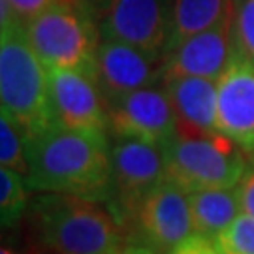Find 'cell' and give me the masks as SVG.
Instances as JSON below:
<instances>
[{
  "label": "cell",
  "mask_w": 254,
  "mask_h": 254,
  "mask_svg": "<svg viewBox=\"0 0 254 254\" xmlns=\"http://www.w3.org/2000/svg\"><path fill=\"white\" fill-rule=\"evenodd\" d=\"M25 183L30 192L73 194L109 203V134L55 125L27 139Z\"/></svg>",
  "instance_id": "obj_1"
},
{
  "label": "cell",
  "mask_w": 254,
  "mask_h": 254,
  "mask_svg": "<svg viewBox=\"0 0 254 254\" xmlns=\"http://www.w3.org/2000/svg\"><path fill=\"white\" fill-rule=\"evenodd\" d=\"M27 226L46 254H115L128 243L109 203L73 194L32 192Z\"/></svg>",
  "instance_id": "obj_2"
},
{
  "label": "cell",
  "mask_w": 254,
  "mask_h": 254,
  "mask_svg": "<svg viewBox=\"0 0 254 254\" xmlns=\"http://www.w3.org/2000/svg\"><path fill=\"white\" fill-rule=\"evenodd\" d=\"M2 109L27 139L55 127L49 72L30 44L21 21L0 27Z\"/></svg>",
  "instance_id": "obj_3"
},
{
  "label": "cell",
  "mask_w": 254,
  "mask_h": 254,
  "mask_svg": "<svg viewBox=\"0 0 254 254\" xmlns=\"http://www.w3.org/2000/svg\"><path fill=\"white\" fill-rule=\"evenodd\" d=\"M166 179L192 192L234 189L251 168L245 149L218 132L179 130L162 147Z\"/></svg>",
  "instance_id": "obj_4"
},
{
  "label": "cell",
  "mask_w": 254,
  "mask_h": 254,
  "mask_svg": "<svg viewBox=\"0 0 254 254\" xmlns=\"http://www.w3.org/2000/svg\"><path fill=\"white\" fill-rule=\"evenodd\" d=\"M25 28L47 68H70L94 75L100 30L89 0H59Z\"/></svg>",
  "instance_id": "obj_5"
},
{
  "label": "cell",
  "mask_w": 254,
  "mask_h": 254,
  "mask_svg": "<svg viewBox=\"0 0 254 254\" xmlns=\"http://www.w3.org/2000/svg\"><path fill=\"white\" fill-rule=\"evenodd\" d=\"M111 153V200L109 207L117 215L127 234L128 224L149 194L166 181L164 149L137 137L109 134Z\"/></svg>",
  "instance_id": "obj_6"
},
{
  "label": "cell",
  "mask_w": 254,
  "mask_h": 254,
  "mask_svg": "<svg viewBox=\"0 0 254 254\" xmlns=\"http://www.w3.org/2000/svg\"><path fill=\"white\" fill-rule=\"evenodd\" d=\"M100 38L117 40L164 57L172 0H89Z\"/></svg>",
  "instance_id": "obj_7"
},
{
  "label": "cell",
  "mask_w": 254,
  "mask_h": 254,
  "mask_svg": "<svg viewBox=\"0 0 254 254\" xmlns=\"http://www.w3.org/2000/svg\"><path fill=\"white\" fill-rule=\"evenodd\" d=\"M190 234L194 222L189 194L168 179L149 194L127 228L128 243L158 254H168Z\"/></svg>",
  "instance_id": "obj_8"
},
{
  "label": "cell",
  "mask_w": 254,
  "mask_h": 254,
  "mask_svg": "<svg viewBox=\"0 0 254 254\" xmlns=\"http://www.w3.org/2000/svg\"><path fill=\"white\" fill-rule=\"evenodd\" d=\"M109 134L164 147L177 134V115L162 83L108 102Z\"/></svg>",
  "instance_id": "obj_9"
},
{
  "label": "cell",
  "mask_w": 254,
  "mask_h": 254,
  "mask_svg": "<svg viewBox=\"0 0 254 254\" xmlns=\"http://www.w3.org/2000/svg\"><path fill=\"white\" fill-rule=\"evenodd\" d=\"M55 123L73 130L109 134L108 102L96 77L81 70L47 68Z\"/></svg>",
  "instance_id": "obj_10"
},
{
  "label": "cell",
  "mask_w": 254,
  "mask_h": 254,
  "mask_svg": "<svg viewBox=\"0 0 254 254\" xmlns=\"http://www.w3.org/2000/svg\"><path fill=\"white\" fill-rule=\"evenodd\" d=\"M96 81L106 102H113L164 79V57L117 40L100 38L96 49Z\"/></svg>",
  "instance_id": "obj_11"
},
{
  "label": "cell",
  "mask_w": 254,
  "mask_h": 254,
  "mask_svg": "<svg viewBox=\"0 0 254 254\" xmlns=\"http://www.w3.org/2000/svg\"><path fill=\"white\" fill-rule=\"evenodd\" d=\"M217 132L245 149H254V64L234 55L217 79Z\"/></svg>",
  "instance_id": "obj_12"
},
{
  "label": "cell",
  "mask_w": 254,
  "mask_h": 254,
  "mask_svg": "<svg viewBox=\"0 0 254 254\" xmlns=\"http://www.w3.org/2000/svg\"><path fill=\"white\" fill-rule=\"evenodd\" d=\"M234 55L236 44L230 13L215 27L183 40L164 55V77L194 75L217 81L232 63Z\"/></svg>",
  "instance_id": "obj_13"
},
{
  "label": "cell",
  "mask_w": 254,
  "mask_h": 254,
  "mask_svg": "<svg viewBox=\"0 0 254 254\" xmlns=\"http://www.w3.org/2000/svg\"><path fill=\"white\" fill-rule=\"evenodd\" d=\"M179 130L217 132V81L194 75H168L162 79Z\"/></svg>",
  "instance_id": "obj_14"
},
{
  "label": "cell",
  "mask_w": 254,
  "mask_h": 254,
  "mask_svg": "<svg viewBox=\"0 0 254 254\" xmlns=\"http://www.w3.org/2000/svg\"><path fill=\"white\" fill-rule=\"evenodd\" d=\"M234 9V0H172V25L166 51L183 40L215 27Z\"/></svg>",
  "instance_id": "obj_15"
},
{
  "label": "cell",
  "mask_w": 254,
  "mask_h": 254,
  "mask_svg": "<svg viewBox=\"0 0 254 254\" xmlns=\"http://www.w3.org/2000/svg\"><path fill=\"white\" fill-rule=\"evenodd\" d=\"M194 232L215 237L243 213L239 189H209L189 194Z\"/></svg>",
  "instance_id": "obj_16"
},
{
  "label": "cell",
  "mask_w": 254,
  "mask_h": 254,
  "mask_svg": "<svg viewBox=\"0 0 254 254\" xmlns=\"http://www.w3.org/2000/svg\"><path fill=\"white\" fill-rule=\"evenodd\" d=\"M30 196L32 192L27 189L23 175L0 168V220L4 230L17 226L19 220L27 215Z\"/></svg>",
  "instance_id": "obj_17"
},
{
  "label": "cell",
  "mask_w": 254,
  "mask_h": 254,
  "mask_svg": "<svg viewBox=\"0 0 254 254\" xmlns=\"http://www.w3.org/2000/svg\"><path fill=\"white\" fill-rule=\"evenodd\" d=\"M0 164L23 177L27 173V137L4 111H0Z\"/></svg>",
  "instance_id": "obj_18"
},
{
  "label": "cell",
  "mask_w": 254,
  "mask_h": 254,
  "mask_svg": "<svg viewBox=\"0 0 254 254\" xmlns=\"http://www.w3.org/2000/svg\"><path fill=\"white\" fill-rule=\"evenodd\" d=\"M213 241L222 254H254V218L241 213Z\"/></svg>",
  "instance_id": "obj_19"
},
{
  "label": "cell",
  "mask_w": 254,
  "mask_h": 254,
  "mask_svg": "<svg viewBox=\"0 0 254 254\" xmlns=\"http://www.w3.org/2000/svg\"><path fill=\"white\" fill-rule=\"evenodd\" d=\"M232 30L236 55L254 64V0H234Z\"/></svg>",
  "instance_id": "obj_20"
},
{
  "label": "cell",
  "mask_w": 254,
  "mask_h": 254,
  "mask_svg": "<svg viewBox=\"0 0 254 254\" xmlns=\"http://www.w3.org/2000/svg\"><path fill=\"white\" fill-rule=\"evenodd\" d=\"M168 254H222V253L218 251V247L213 241V237H207L203 236V234L194 232L185 241H181L175 249H172Z\"/></svg>",
  "instance_id": "obj_21"
},
{
  "label": "cell",
  "mask_w": 254,
  "mask_h": 254,
  "mask_svg": "<svg viewBox=\"0 0 254 254\" xmlns=\"http://www.w3.org/2000/svg\"><path fill=\"white\" fill-rule=\"evenodd\" d=\"M4 2L11 8L13 15L23 25H27L28 21H32L36 15L46 11L49 6H53L55 2H59V0H4Z\"/></svg>",
  "instance_id": "obj_22"
},
{
  "label": "cell",
  "mask_w": 254,
  "mask_h": 254,
  "mask_svg": "<svg viewBox=\"0 0 254 254\" xmlns=\"http://www.w3.org/2000/svg\"><path fill=\"white\" fill-rule=\"evenodd\" d=\"M239 196H241V207L243 213L254 218V168H249L243 181L237 185Z\"/></svg>",
  "instance_id": "obj_23"
},
{
  "label": "cell",
  "mask_w": 254,
  "mask_h": 254,
  "mask_svg": "<svg viewBox=\"0 0 254 254\" xmlns=\"http://www.w3.org/2000/svg\"><path fill=\"white\" fill-rule=\"evenodd\" d=\"M115 254H158L151 251V249H147L143 245H136V243H127L125 247H121Z\"/></svg>",
  "instance_id": "obj_24"
},
{
  "label": "cell",
  "mask_w": 254,
  "mask_h": 254,
  "mask_svg": "<svg viewBox=\"0 0 254 254\" xmlns=\"http://www.w3.org/2000/svg\"><path fill=\"white\" fill-rule=\"evenodd\" d=\"M0 254H21V253H17L13 247H9V245H6V243H4V245H2V249H0Z\"/></svg>",
  "instance_id": "obj_25"
},
{
  "label": "cell",
  "mask_w": 254,
  "mask_h": 254,
  "mask_svg": "<svg viewBox=\"0 0 254 254\" xmlns=\"http://www.w3.org/2000/svg\"><path fill=\"white\" fill-rule=\"evenodd\" d=\"M247 154H249V162H251V168H254V149H253V151H249Z\"/></svg>",
  "instance_id": "obj_26"
}]
</instances>
